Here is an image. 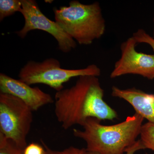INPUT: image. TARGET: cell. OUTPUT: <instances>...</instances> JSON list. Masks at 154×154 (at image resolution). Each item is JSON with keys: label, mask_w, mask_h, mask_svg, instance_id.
<instances>
[{"label": "cell", "mask_w": 154, "mask_h": 154, "mask_svg": "<svg viewBox=\"0 0 154 154\" xmlns=\"http://www.w3.org/2000/svg\"><path fill=\"white\" fill-rule=\"evenodd\" d=\"M132 36L137 43L148 44L152 48L154 52V38L150 36L143 29H139L133 34Z\"/></svg>", "instance_id": "cell-14"}, {"label": "cell", "mask_w": 154, "mask_h": 154, "mask_svg": "<svg viewBox=\"0 0 154 154\" xmlns=\"http://www.w3.org/2000/svg\"><path fill=\"white\" fill-rule=\"evenodd\" d=\"M101 74V69L94 64L84 68L69 69L62 68L57 59L50 58L41 62L29 61L20 69L19 77L29 85L43 84L58 92L63 89V84L72 78L82 76L98 77Z\"/></svg>", "instance_id": "cell-4"}, {"label": "cell", "mask_w": 154, "mask_h": 154, "mask_svg": "<svg viewBox=\"0 0 154 154\" xmlns=\"http://www.w3.org/2000/svg\"><path fill=\"white\" fill-rule=\"evenodd\" d=\"M142 149H145L140 139L137 140V141L131 146L129 147L125 151L126 154H135L137 151ZM88 152V154H99L97 153Z\"/></svg>", "instance_id": "cell-16"}, {"label": "cell", "mask_w": 154, "mask_h": 154, "mask_svg": "<svg viewBox=\"0 0 154 154\" xmlns=\"http://www.w3.org/2000/svg\"><path fill=\"white\" fill-rule=\"evenodd\" d=\"M22 9L20 13L25 19L22 29L16 32L22 38H25L31 30H43L55 38L59 49L65 53L69 52L75 48L76 42L64 31L56 22L48 19L39 8L34 0H21Z\"/></svg>", "instance_id": "cell-6"}, {"label": "cell", "mask_w": 154, "mask_h": 154, "mask_svg": "<svg viewBox=\"0 0 154 154\" xmlns=\"http://www.w3.org/2000/svg\"><path fill=\"white\" fill-rule=\"evenodd\" d=\"M41 141L45 149V154H88L86 148L80 149L74 146H70L63 150H55L49 147L42 140Z\"/></svg>", "instance_id": "cell-13"}, {"label": "cell", "mask_w": 154, "mask_h": 154, "mask_svg": "<svg viewBox=\"0 0 154 154\" xmlns=\"http://www.w3.org/2000/svg\"><path fill=\"white\" fill-rule=\"evenodd\" d=\"M13 141L0 133V154H24Z\"/></svg>", "instance_id": "cell-12"}, {"label": "cell", "mask_w": 154, "mask_h": 154, "mask_svg": "<svg viewBox=\"0 0 154 154\" xmlns=\"http://www.w3.org/2000/svg\"><path fill=\"white\" fill-rule=\"evenodd\" d=\"M104 91L98 77L82 76L69 88L55 95L54 113L62 127L82 126L89 118L113 120L118 114L103 99Z\"/></svg>", "instance_id": "cell-1"}, {"label": "cell", "mask_w": 154, "mask_h": 154, "mask_svg": "<svg viewBox=\"0 0 154 154\" xmlns=\"http://www.w3.org/2000/svg\"><path fill=\"white\" fill-rule=\"evenodd\" d=\"M140 136L145 148L154 151V125L149 122L143 125Z\"/></svg>", "instance_id": "cell-11"}, {"label": "cell", "mask_w": 154, "mask_h": 154, "mask_svg": "<svg viewBox=\"0 0 154 154\" xmlns=\"http://www.w3.org/2000/svg\"><path fill=\"white\" fill-rule=\"evenodd\" d=\"M53 11L55 22L79 44L91 45L105 33L106 22L98 2L85 5L74 0Z\"/></svg>", "instance_id": "cell-3"}, {"label": "cell", "mask_w": 154, "mask_h": 154, "mask_svg": "<svg viewBox=\"0 0 154 154\" xmlns=\"http://www.w3.org/2000/svg\"><path fill=\"white\" fill-rule=\"evenodd\" d=\"M111 95L124 99L132 106L135 113L154 125V94H148L134 88L121 89L113 86Z\"/></svg>", "instance_id": "cell-9"}, {"label": "cell", "mask_w": 154, "mask_h": 154, "mask_svg": "<svg viewBox=\"0 0 154 154\" xmlns=\"http://www.w3.org/2000/svg\"><path fill=\"white\" fill-rule=\"evenodd\" d=\"M137 44L132 36L121 43V56L114 64L111 79L131 74L154 79V54L138 52L136 49Z\"/></svg>", "instance_id": "cell-7"}, {"label": "cell", "mask_w": 154, "mask_h": 154, "mask_svg": "<svg viewBox=\"0 0 154 154\" xmlns=\"http://www.w3.org/2000/svg\"><path fill=\"white\" fill-rule=\"evenodd\" d=\"M21 0H1L0 1V21L12 16L22 9Z\"/></svg>", "instance_id": "cell-10"}, {"label": "cell", "mask_w": 154, "mask_h": 154, "mask_svg": "<svg viewBox=\"0 0 154 154\" xmlns=\"http://www.w3.org/2000/svg\"><path fill=\"white\" fill-rule=\"evenodd\" d=\"M144 119L135 113L120 123L106 125L101 124V120L91 117L83 125V130L74 129L73 134L85 142L87 152L124 154L140 135Z\"/></svg>", "instance_id": "cell-2"}, {"label": "cell", "mask_w": 154, "mask_h": 154, "mask_svg": "<svg viewBox=\"0 0 154 154\" xmlns=\"http://www.w3.org/2000/svg\"><path fill=\"white\" fill-rule=\"evenodd\" d=\"M33 112L19 98L0 94V133L20 148L27 146V138L33 122Z\"/></svg>", "instance_id": "cell-5"}, {"label": "cell", "mask_w": 154, "mask_h": 154, "mask_svg": "<svg viewBox=\"0 0 154 154\" xmlns=\"http://www.w3.org/2000/svg\"><path fill=\"white\" fill-rule=\"evenodd\" d=\"M153 21L154 22V19H153ZM153 38H154V31H153Z\"/></svg>", "instance_id": "cell-17"}, {"label": "cell", "mask_w": 154, "mask_h": 154, "mask_svg": "<svg viewBox=\"0 0 154 154\" xmlns=\"http://www.w3.org/2000/svg\"><path fill=\"white\" fill-rule=\"evenodd\" d=\"M24 154H45V149L43 146L36 143H31L25 147Z\"/></svg>", "instance_id": "cell-15"}, {"label": "cell", "mask_w": 154, "mask_h": 154, "mask_svg": "<svg viewBox=\"0 0 154 154\" xmlns=\"http://www.w3.org/2000/svg\"><path fill=\"white\" fill-rule=\"evenodd\" d=\"M0 91L1 93L19 98L33 111L54 102L50 94L43 92L38 87H30L20 79H14L3 73L0 74Z\"/></svg>", "instance_id": "cell-8"}]
</instances>
